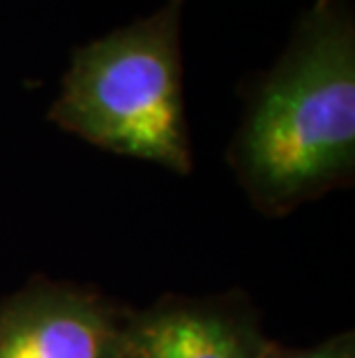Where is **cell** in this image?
I'll list each match as a JSON object with an SVG mask.
<instances>
[{
  "label": "cell",
  "mask_w": 355,
  "mask_h": 358,
  "mask_svg": "<svg viewBox=\"0 0 355 358\" xmlns=\"http://www.w3.org/2000/svg\"><path fill=\"white\" fill-rule=\"evenodd\" d=\"M229 164L252 203L284 215L355 173L353 0H314L247 95Z\"/></svg>",
  "instance_id": "1"
},
{
  "label": "cell",
  "mask_w": 355,
  "mask_h": 358,
  "mask_svg": "<svg viewBox=\"0 0 355 358\" xmlns=\"http://www.w3.org/2000/svg\"><path fill=\"white\" fill-rule=\"evenodd\" d=\"M183 7L185 0H164L150 17L74 49L51 123L109 153L190 173Z\"/></svg>",
  "instance_id": "2"
},
{
  "label": "cell",
  "mask_w": 355,
  "mask_h": 358,
  "mask_svg": "<svg viewBox=\"0 0 355 358\" xmlns=\"http://www.w3.org/2000/svg\"><path fill=\"white\" fill-rule=\"evenodd\" d=\"M268 342L240 294L164 296L150 308L123 310L111 358H261Z\"/></svg>",
  "instance_id": "3"
},
{
  "label": "cell",
  "mask_w": 355,
  "mask_h": 358,
  "mask_svg": "<svg viewBox=\"0 0 355 358\" xmlns=\"http://www.w3.org/2000/svg\"><path fill=\"white\" fill-rule=\"evenodd\" d=\"M123 310L88 287L33 280L0 301V358H111Z\"/></svg>",
  "instance_id": "4"
},
{
  "label": "cell",
  "mask_w": 355,
  "mask_h": 358,
  "mask_svg": "<svg viewBox=\"0 0 355 358\" xmlns=\"http://www.w3.org/2000/svg\"><path fill=\"white\" fill-rule=\"evenodd\" d=\"M261 358H355V338L353 333H339L314 347H284L270 340Z\"/></svg>",
  "instance_id": "5"
}]
</instances>
